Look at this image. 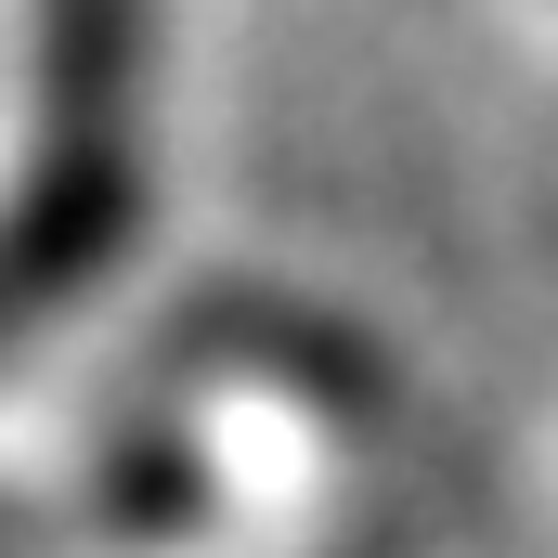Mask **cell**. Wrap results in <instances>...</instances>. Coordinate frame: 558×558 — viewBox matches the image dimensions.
Listing matches in <instances>:
<instances>
[{
    "label": "cell",
    "instance_id": "obj_1",
    "mask_svg": "<svg viewBox=\"0 0 558 558\" xmlns=\"http://www.w3.org/2000/svg\"><path fill=\"white\" fill-rule=\"evenodd\" d=\"M131 221H143V143H52L39 131L26 182L0 195V338L65 312L131 247Z\"/></svg>",
    "mask_w": 558,
    "mask_h": 558
},
{
    "label": "cell",
    "instance_id": "obj_2",
    "mask_svg": "<svg viewBox=\"0 0 558 558\" xmlns=\"http://www.w3.org/2000/svg\"><path fill=\"white\" fill-rule=\"evenodd\" d=\"M26 105L52 143H143L156 0H26Z\"/></svg>",
    "mask_w": 558,
    "mask_h": 558
},
{
    "label": "cell",
    "instance_id": "obj_3",
    "mask_svg": "<svg viewBox=\"0 0 558 558\" xmlns=\"http://www.w3.org/2000/svg\"><path fill=\"white\" fill-rule=\"evenodd\" d=\"M118 533H182L195 507H208V468L182 454V441H118L105 454V494H92Z\"/></svg>",
    "mask_w": 558,
    "mask_h": 558
},
{
    "label": "cell",
    "instance_id": "obj_4",
    "mask_svg": "<svg viewBox=\"0 0 558 558\" xmlns=\"http://www.w3.org/2000/svg\"><path fill=\"white\" fill-rule=\"evenodd\" d=\"M13 546H26V507H0V558H13Z\"/></svg>",
    "mask_w": 558,
    "mask_h": 558
}]
</instances>
